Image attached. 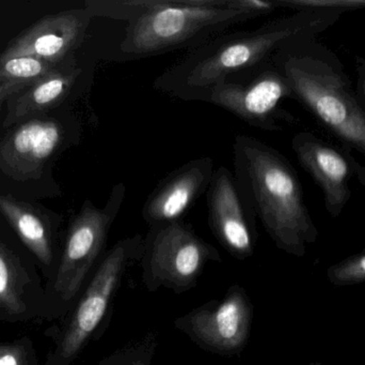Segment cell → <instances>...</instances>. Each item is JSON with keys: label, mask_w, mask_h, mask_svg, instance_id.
I'll return each mask as SVG.
<instances>
[{"label": "cell", "mask_w": 365, "mask_h": 365, "mask_svg": "<svg viewBox=\"0 0 365 365\" xmlns=\"http://www.w3.org/2000/svg\"><path fill=\"white\" fill-rule=\"evenodd\" d=\"M92 17L125 21L118 53L141 59L191 49L237 24L267 15L265 0H90Z\"/></svg>", "instance_id": "6da1fadb"}, {"label": "cell", "mask_w": 365, "mask_h": 365, "mask_svg": "<svg viewBox=\"0 0 365 365\" xmlns=\"http://www.w3.org/2000/svg\"><path fill=\"white\" fill-rule=\"evenodd\" d=\"M342 11H299L252 30L223 32L191 49L156 77L153 87L184 101H201L216 84L248 74L272 60L287 43L334 26Z\"/></svg>", "instance_id": "7a4b0ae2"}, {"label": "cell", "mask_w": 365, "mask_h": 365, "mask_svg": "<svg viewBox=\"0 0 365 365\" xmlns=\"http://www.w3.org/2000/svg\"><path fill=\"white\" fill-rule=\"evenodd\" d=\"M234 177L238 188L279 250L304 257L319 231L308 207L299 177L278 150L248 135H236Z\"/></svg>", "instance_id": "3957f363"}, {"label": "cell", "mask_w": 365, "mask_h": 365, "mask_svg": "<svg viewBox=\"0 0 365 365\" xmlns=\"http://www.w3.org/2000/svg\"><path fill=\"white\" fill-rule=\"evenodd\" d=\"M294 100L349 149L365 156V109L338 56L314 36L295 39L272 58Z\"/></svg>", "instance_id": "277c9868"}, {"label": "cell", "mask_w": 365, "mask_h": 365, "mask_svg": "<svg viewBox=\"0 0 365 365\" xmlns=\"http://www.w3.org/2000/svg\"><path fill=\"white\" fill-rule=\"evenodd\" d=\"M143 240L137 234L106 251L77 300L48 365H70L90 341L98 340L107 329L124 276L130 266L140 261Z\"/></svg>", "instance_id": "5b68a950"}, {"label": "cell", "mask_w": 365, "mask_h": 365, "mask_svg": "<svg viewBox=\"0 0 365 365\" xmlns=\"http://www.w3.org/2000/svg\"><path fill=\"white\" fill-rule=\"evenodd\" d=\"M221 261L219 251L182 220L150 227L139 263L150 293L167 289L181 295L197 286L208 263Z\"/></svg>", "instance_id": "8992f818"}, {"label": "cell", "mask_w": 365, "mask_h": 365, "mask_svg": "<svg viewBox=\"0 0 365 365\" xmlns=\"http://www.w3.org/2000/svg\"><path fill=\"white\" fill-rule=\"evenodd\" d=\"M125 194V184L119 182L111 189L104 207L98 208L87 199L71 222L53 283L56 296L64 306H71L76 300L106 253L109 231Z\"/></svg>", "instance_id": "52a82bcc"}, {"label": "cell", "mask_w": 365, "mask_h": 365, "mask_svg": "<svg viewBox=\"0 0 365 365\" xmlns=\"http://www.w3.org/2000/svg\"><path fill=\"white\" fill-rule=\"evenodd\" d=\"M284 99L294 100L293 90L270 60L248 74L219 81L202 102L227 109L259 130L280 131L283 128L281 122L294 121L293 116L280 107Z\"/></svg>", "instance_id": "ba28073f"}, {"label": "cell", "mask_w": 365, "mask_h": 365, "mask_svg": "<svg viewBox=\"0 0 365 365\" xmlns=\"http://www.w3.org/2000/svg\"><path fill=\"white\" fill-rule=\"evenodd\" d=\"M252 321L250 297L244 287L233 284L221 299L206 302L178 317L175 327L203 351L234 357L246 349Z\"/></svg>", "instance_id": "9c48e42d"}, {"label": "cell", "mask_w": 365, "mask_h": 365, "mask_svg": "<svg viewBox=\"0 0 365 365\" xmlns=\"http://www.w3.org/2000/svg\"><path fill=\"white\" fill-rule=\"evenodd\" d=\"M208 225L219 244L237 261L252 256L259 234L257 216L245 201L234 174L225 166L215 169L208 186Z\"/></svg>", "instance_id": "30bf717a"}, {"label": "cell", "mask_w": 365, "mask_h": 365, "mask_svg": "<svg viewBox=\"0 0 365 365\" xmlns=\"http://www.w3.org/2000/svg\"><path fill=\"white\" fill-rule=\"evenodd\" d=\"M292 148L302 169L321 188L328 214L332 218L340 216L351 199V182L359 162L349 148L341 149L310 132L297 133Z\"/></svg>", "instance_id": "8fae6325"}, {"label": "cell", "mask_w": 365, "mask_h": 365, "mask_svg": "<svg viewBox=\"0 0 365 365\" xmlns=\"http://www.w3.org/2000/svg\"><path fill=\"white\" fill-rule=\"evenodd\" d=\"M92 19L86 8L46 15L11 41L0 55V64L23 56L56 64L66 61L85 40Z\"/></svg>", "instance_id": "7c38bea8"}, {"label": "cell", "mask_w": 365, "mask_h": 365, "mask_svg": "<svg viewBox=\"0 0 365 365\" xmlns=\"http://www.w3.org/2000/svg\"><path fill=\"white\" fill-rule=\"evenodd\" d=\"M64 137L63 124L53 118L24 122L0 141V171L15 181L40 179Z\"/></svg>", "instance_id": "4fadbf2b"}, {"label": "cell", "mask_w": 365, "mask_h": 365, "mask_svg": "<svg viewBox=\"0 0 365 365\" xmlns=\"http://www.w3.org/2000/svg\"><path fill=\"white\" fill-rule=\"evenodd\" d=\"M214 161L195 159L160 180L143 205L141 216L149 227L182 221L197 199L206 192L214 174Z\"/></svg>", "instance_id": "5bb4252c"}, {"label": "cell", "mask_w": 365, "mask_h": 365, "mask_svg": "<svg viewBox=\"0 0 365 365\" xmlns=\"http://www.w3.org/2000/svg\"><path fill=\"white\" fill-rule=\"evenodd\" d=\"M81 69L73 57L63 66L34 81L29 87L8 101V114L4 128L27 119L34 114L59 106L68 96L81 75Z\"/></svg>", "instance_id": "9a60e30c"}, {"label": "cell", "mask_w": 365, "mask_h": 365, "mask_svg": "<svg viewBox=\"0 0 365 365\" xmlns=\"http://www.w3.org/2000/svg\"><path fill=\"white\" fill-rule=\"evenodd\" d=\"M0 211L4 214L23 244L44 265H51L53 259V241L48 223L25 201L11 195L0 194Z\"/></svg>", "instance_id": "2e32d148"}, {"label": "cell", "mask_w": 365, "mask_h": 365, "mask_svg": "<svg viewBox=\"0 0 365 365\" xmlns=\"http://www.w3.org/2000/svg\"><path fill=\"white\" fill-rule=\"evenodd\" d=\"M70 59L61 64H56V62L47 61L34 56L12 58L0 64V77L11 79V81L34 83L42 77L46 76L49 73L61 68Z\"/></svg>", "instance_id": "e0dca14e"}, {"label": "cell", "mask_w": 365, "mask_h": 365, "mask_svg": "<svg viewBox=\"0 0 365 365\" xmlns=\"http://www.w3.org/2000/svg\"><path fill=\"white\" fill-rule=\"evenodd\" d=\"M158 343V332H148L140 340L130 343L107 356L98 365H152Z\"/></svg>", "instance_id": "ac0fdd59"}, {"label": "cell", "mask_w": 365, "mask_h": 365, "mask_svg": "<svg viewBox=\"0 0 365 365\" xmlns=\"http://www.w3.org/2000/svg\"><path fill=\"white\" fill-rule=\"evenodd\" d=\"M0 309L19 314L24 311L19 279L8 252L0 246Z\"/></svg>", "instance_id": "d6986e66"}, {"label": "cell", "mask_w": 365, "mask_h": 365, "mask_svg": "<svg viewBox=\"0 0 365 365\" xmlns=\"http://www.w3.org/2000/svg\"><path fill=\"white\" fill-rule=\"evenodd\" d=\"M327 278L336 287L354 286L365 283V249L330 266Z\"/></svg>", "instance_id": "ffe728a7"}, {"label": "cell", "mask_w": 365, "mask_h": 365, "mask_svg": "<svg viewBox=\"0 0 365 365\" xmlns=\"http://www.w3.org/2000/svg\"><path fill=\"white\" fill-rule=\"evenodd\" d=\"M278 8L297 11H349L365 9V0H274Z\"/></svg>", "instance_id": "44dd1931"}, {"label": "cell", "mask_w": 365, "mask_h": 365, "mask_svg": "<svg viewBox=\"0 0 365 365\" xmlns=\"http://www.w3.org/2000/svg\"><path fill=\"white\" fill-rule=\"evenodd\" d=\"M0 365H31L25 347L19 344L0 345Z\"/></svg>", "instance_id": "7402d4cb"}, {"label": "cell", "mask_w": 365, "mask_h": 365, "mask_svg": "<svg viewBox=\"0 0 365 365\" xmlns=\"http://www.w3.org/2000/svg\"><path fill=\"white\" fill-rule=\"evenodd\" d=\"M34 83H27V81H11V79H1L0 77V111L2 105L6 101L10 100L15 94L25 90Z\"/></svg>", "instance_id": "603a6c76"}, {"label": "cell", "mask_w": 365, "mask_h": 365, "mask_svg": "<svg viewBox=\"0 0 365 365\" xmlns=\"http://www.w3.org/2000/svg\"><path fill=\"white\" fill-rule=\"evenodd\" d=\"M357 94L365 109V75L361 73H357Z\"/></svg>", "instance_id": "cb8c5ba5"}, {"label": "cell", "mask_w": 365, "mask_h": 365, "mask_svg": "<svg viewBox=\"0 0 365 365\" xmlns=\"http://www.w3.org/2000/svg\"><path fill=\"white\" fill-rule=\"evenodd\" d=\"M356 177L358 178V181H359L360 184H361L362 186H364L365 188V166L364 165L360 164V163L359 165H358L357 174H356Z\"/></svg>", "instance_id": "d4e9b609"}, {"label": "cell", "mask_w": 365, "mask_h": 365, "mask_svg": "<svg viewBox=\"0 0 365 365\" xmlns=\"http://www.w3.org/2000/svg\"><path fill=\"white\" fill-rule=\"evenodd\" d=\"M356 64H357V73H361L365 75V59L364 58L356 57Z\"/></svg>", "instance_id": "484cf974"}, {"label": "cell", "mask_w": 365, "mask_h": 365, "mask_svg": "<svg viewBox=\"0 0 365 365\" xmlns=\"http://www.w3.org/2000/svg\"><path fill=\"white\" fill-rule=\"evenodd\" d=\"M304 365H325L323 364H319V362H313V364H304Z\"/></svg>", "instance_id": "4316f807"}]
</instances>
